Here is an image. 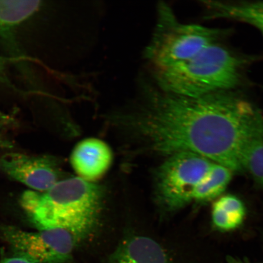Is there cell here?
Masks as SVG:
<instances>
[{"label": "cell", "instance_id": "obj_14", "mask_svg": "<svg viewBox=\"0 0 263 263\" xmlns=\"http://www.w3.org/2000/svg\"><path fill=\"white\" fill-rule=\"evenodd\" d=\"M241 166L242 172H248L263 191V140L254 141L246 148Z\"/></svg>", "mask_w": 263, "mask_h": 263}, {"label": "cell", "instance_id": "obj_9", "mask_svg": "<svg viewBox=\"0 0 263 263\" xmlns=\"http://www.w3.org/2000/svg\"><path fill=\"white\" fill-rule=\"evenodd\" d=\"M41 1H2L0 0V47L15 58H25L16 43L18 29L42 8Z\"/></svg>", "mask_w": 263, "mask_h": 263}, {"label": "cell", "instance_id": "obj_11", "mask_svg": "<svg viewBox=\"0 0 263 263\" xmlns=\"http://www.w3.org/2000/svg\"><path fill=\"white\" fill-rule=\"evenodd\" d=\"M246 215L245 205L238 197L230 195L223 196L213 203V225L219 232H231L242 225Z\"/></svg>", "mask_w": 263, "mask_h": 263}, {"label": "cell", "instance_id": "obj_8", "mask_svg": "<svg viewBox=\"0 0 263 263\" xmlns=\"http://www.w3.org/2000/svg\"><path fill=\"white\" fill-rule=\"evenodd\" d=\"M113 161L111 148L97 138L81 140L72 151L70 162L78 177L93 183L109 170Z\"/></svg>", "mask_w": 263, "mask_h": 263}, {"label": "cell", "instance_id": "obj_19", "mask_svg": "<svg viewBox=\"0 0 263 263\" xmlns=\"http://www.w3.org/2000/svg\"><path fill=\"white\" fill-rule=\"evenodd\" d=\"M259 29V31L261 32V34L263 35V26H260V27L256 28Z\"/></svg>", "mask_w": 263, "mask_h": 263}, {"label": "cell", "instance_id": "obj_6", "mask_svg": "<svg viewBox=\"0 0 263 263\" xmlns=\"http://www.w3.org/2000/svg\"><path fill=\"white\" fill-rule=\"evenodd\" d=\"M3 238L14 255L35 263H67L75 249L91 233L69 228L27 232L8 225L0 226Z\"/></svg>", "mask_w": 263, "mask_h": 263}, {"label": "cell", "instance_id": "obj_13", "mask_svg": "<svg viewBox=\"0 0 263 263\" xmlns=\"http://www.w3.org/2000/svg\"><path fill=\"white\" fill-rule=\"evenodd\" d=\"M222 18L235 20L255 26H263V2H224L219 8Z\"/></svg>", "mask_w": 263, "mask_h": 263}, {"label": "cell", "instance_id": "obj_18", "mask_svg": "<svg viewBox=\"0 0 263 263\" xmlns=\"http://www.w3.org/2000/svg\"><path fill=\"white\" fill-rule=\"evenodd\" d=\"M0 120L3 121H8L10 122L11 121V118L7 114L3 112V111L0 110Z\"/></svg>", "mask_w": 263, "mask_h": 263}, {"label": "cell", "instance_id": "obj_17", "mask_svg": "<svg viewBox=\"0 0 263 263\" xmlns=\"http://www.w3.org/2000/svg\"><path fill=\"white\" fill-rule=\"evenodd\" d=\"M0 147L6 148V149H11L12 147V144L9 141L3 139L0 136Z\"/></svg>", "mask_w": 263, "mask_h": 263}, {"label": "cell", "instance_id": "obj_3", "mask_svg": "<svg viewBox=\"0 0 263 263\" xmlns=\"http://www.w3.org/2000/svg\"><path fill=\"white\" fill-rule=\"evenodd\" d=\"M245 64V59L216 44L189 60L151 72L161 90L197 97L238 87Z\"/></svg>", "mask_w": 263, "mask_h": 263}, {"label": "cell", "instance_id": "obj_2", "mask_svg": "<svg viewBox=\"0 0 263 263\" xmlns=\"http://www.w3.org/2000/svg\"><path fill=\"white\" fill-rule=\"evenodd\" d=\"M104 197L103 187L75 177L62 179L44 192L26 191L21 204L38 230L69 228L92 233Z\"/></svg>", "mask_w": 263, "mask_h": 263}, {"label": "cell", "instance_id": "obj_7", "mask_svg": "<svg viewBox=\"0 0 263 263\" xmlns=\"http://www.w3.org/2000/svg\"><path fill=\"white\" fill-rule=\"evenodd\" d=\"M0 170L35 192H45L62 180L58 163L49 156L6 153L0 158Z\"/></svg>", "mask_w": 263, "mask_h": 263}, {"label": "cell", "instance_id": "obj_4", "mask_svg": "<svg viewBox=\"0 0 263 263\" xmlns=\"http://www.w3.org/2000/svg\"><path fill=\"white\" fill-rule=\"evenodd\" d=\"M155 31L146 49L151 71L189 60L210 46L219 44L225 31L178 21L168 5L158 6Z\"/></svg>", "mask_w": 263, "mask_h": 263}, {"label": "cell", "instance_id": "obj_12", "mask_svg": "<svg viewBox=\"0 0 263 263\" xmlns=\"http://www.w3.org/2000/svg\"><path fill=\"white\" fill-rule=\"evenodd\" d=\"M233 173L228 167L214 163L197 185L193 201L206 203L218 199L229 185Z\"/></svg>", "mask_w": 263, "mask_h": 263}, {"label": "cell", "instance_id": "obj_1", "mask_svg": "<svg viewBox=\"0 0 263 263\" xmlns=\"http://www.w3.org/2000/svg\"><path fill=\"white\" fill-rule=\"evenodd\" d=\"M144 83L133 107L108 115L107 122L138 141L141 151L195 154L242 172L246 148L263 140V115L254 103L232 91L190 97Z\"/></svg>", "mask_w": 263, "mask_h": 263}, {"label": "cell", "instance_id": "obj_10", "mask_svg": "<svg viewBox=\"0 0 263 263\" xmlns=\"http://www.w3.org/2000/svg\"><path fill=\"white\" fill-rule=\"evenodd\" d=\"M108 263H177L164 247L153 238L130 235L124 238Z\"/></svg>", "mask_w": 263, "mask_h": 263}, {"label": "cell", "instance_id": "obj_16", "mask_svg": "<svg viewBox=\"0 0 263 263\" xmlns=\"http://www.w3.org/2000/svg\"><path fill=\"white\" fill-rule=\"evenodd\" d=\"M0 263H35L23 256L15 255L5 258Z\"/></svg>", "mask_w": 263, "mask_h": 263}, {"label": "cell", "instance_id": "obj_5", "mask_svg": "<svg viewBox=\"0 0 263 263\" xmlns=\"http://www.w3.org/2000/svg\"><path fill=\"white\" fill-rule=\"evenodd\" d=\"M213 163L190 153L166 157L154 175L156 199L161 210L173 213L193 202L197 185Z\"/></svg>", "mask_w": 263, "mask_h": 263}, {"label": "cell", "instance_id": "obj_15", "mask_svg": "<svg viewBox=\"0 0 263 263\" xmlns=\"http://www.w3.org/2000/svg\"><path fill=\"white\" fill-rule=\"evenodd\" d=\"M25 58H15L11 57H4L0 55V84L4 85L11 89L18 91V88L13 83L9 77L8 67L11 64L21 61Z\"/></svg>", "mask_w": 263, "mask_h": 263}]
</instances>
